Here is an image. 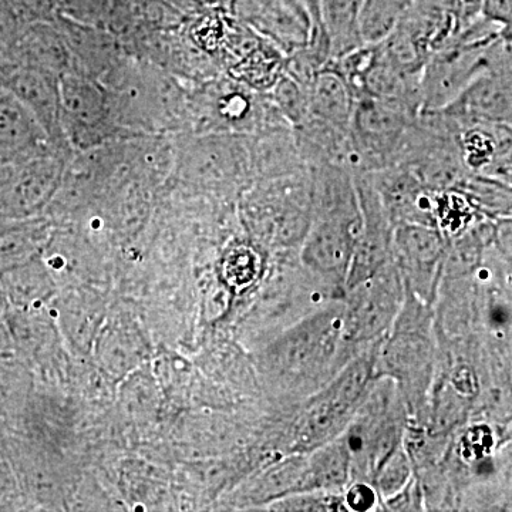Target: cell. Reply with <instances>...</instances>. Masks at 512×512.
Returning <instances> with one entry per match:
<instances>
[{
	"label": "cell",
	"mask_w": 512,
	"mask_h": 512,
	"mask_svg": "<svg viewBox=\"0 0 512 512\" xmlns=\"http://www.w3.org/2000/svg\"><path fill=\"white\" fill-rule=\"evenodd\" d=\"M15 342L5 318H0V360H16Z\"/></svg>",
	"instance_id": "cell-30"
},
{
	"label": "cell",
	"mask_w": 512,
	"mask_h": 512,
	"mask_svg": "<svg viewBox=\"0 0 512 512\" xmlns=\"http://www.w3.org/2000/svg\"><path fill=\"white\" fill-rule=\"evenodd\" d=\"M57 318L74 349L87 353L93 348L103 323V303L99 296L83 289H70L57 302Z\"/></svg>",
	"instance_id": "cell-11"
},
{
	"label": "cell",
	"mask_w": 512,
	"mask_h": 512,
	"mask_svg": "<svg viewBox=\"0 0 512 512\" xmlns=\"http://www.w3.org/2000/svg\"><path fill=\"white\" fill-rule=\"evenodd\" d=\"M350 460L352 458L345 440L319 448L311 458L303 460L295 494L342 487L349 478Z\"/></svg>",
	"instance_id": "cell-15"
},
{
	"label": "cell",
	"mask_w": 512,
	"mask_h": 512,
	"mask_svg": "<svg viewBox=\"0 0 512 512\" xmlns=\"http://www.w3.org/2000/svg\"><path fill=\"white\" fill-rule=\"evenodd\" d=\"M413 0H363L359 32L363 45H377L399 26Z\"/></svg>",
	"instance_id": "cell-19"
},
{
	"label": "cell",
	"mask_w": 512,
	"mask_h": 512,
	"mask_svg": "<svg viewBox=\"0 0 512 512\" xmlns=\"http://www.w3.org/2000/svg\"><path fill=\"white\" fill-rule=\"evenodd\" d=\"M60 126L67 146L82 151L117 137L121 127L106 84L77 72L60 77Z\"/></svg>",
	"instance_id": "cell-1"
},
{
	"label": "cell",
	"mask_w": 512,
	"mask_h": 512,
	"mask_svg": "<svg viewBox=\"0 0 512 512\" xmlns=\"http://www.w3.org/2000/svg\"><path fill=\"white\" fill-rule=\"evenodd\" d=\"M49 242L46 225L36 221H0V275L42 255Z\"/></svg>",
	"instance_id": "cell-16"
},
{
	"label": "cell",
	"mask_w": 512,
	"mask_h": 512,
	"mask_svg": "<svg viewBox=\"0 0 512 512\" xmlns=\"http://www.w3.org/2000/svg\"><path fill=\"white\" fill-rule=\"evenodd\" d=\"M440 111L460 126L473 123L511 126V69L484 74Z\"/></svg>",
	"instance_id": "cell-7"
},
{
	"label": "cell",
	"mask_w": 512,
	"mask_h": 512,
	"mask_svg": "<svg viewBox=\"0 0 512 512\" xmlns=\"http://www.w3.org/2000/svg\"><path fill=\"white\" fill-rule=\"evenodd\" d=\"M0 84L39 121L53 147L62 150L67 146L60 126L59 77L22 64H3Z\"/></svg>",
	"instance_id": "cell-5"
},
{
	"label": "cell",
	"mask_w": 512,
	"mask_h": 512,
	"mask_svg": "<svg viewBox=\"0 0 512 512\" xmlns=\"http://www.w3.org/2000/svg\"><path fill=\"white\" fill-rule=\"evenodd\" d=\"M0 67H2V64H0Z\"/></svg>",
	"instance_id": "cell-31"
},
{
	"label": "cell",
	"mask_w": 512,
	"mask_h": 512,
	"mask_svg": "<svg viewBox=\"0 0 512 512\" xmlns=\"http://www.w3.org/2000/svg\"><path fill=\"white\" fill-rule=\"evenodd\" d=\"M274 99L281 113L295 126H302L308 119V89L292 74H282L275 83Z\"/></svg>",
	"instance_id": "cell-23"
},
{
	"label": "cell",
	"mask_w": 512,
	"mask_h": 512,
	"mask_svg": "<svg viewBox=\"0 0 512 512\" xmlns=\"http://www.w3.org/2000/svg\"><path fill=\"white\" fill-rule=\"evenodd\" d=\"M208 104V119L220 126L245 128L254 121V103L247 93L241 90H220Z\"/></svg>",
	"instance_id": "cell-21"
},
{
	"label": "cell",
	"mask_w": 512,
	"mask_h": 512,
	"mask_svg": "<svg viewBox=\"0 0 512 512\" xmlns=\"http://www.w3.org/2000/svg\"><path fill=\"white\" fill-rule=\"evenodd\" d=\"M13 64L33 67L59 79L64 74L74 72L72 52L62 32L45 22L26 25L20 36Z\"/></svg>",
	"instance_id": "cell-9"
},
{
	"label": "cell",
	"mask_w": 512,
	"mask_h": 512,
	"mask_svg": "<svg viewBox=\"0 0 512 512\" xmlns=\"http://www.w3.org/2000/svg\"><path fill=\"white\" fill-rule=\"evenodd\" d=\"M352 289V299L342 315V338L355 342L376 338L399 311L402 301L399 272L387 264Z\"/></svg>",
	"instance_id": "cell-3"
},
{
	"label": "cell",
	"mask_w": 512,
	"mask_h": 512,
	"mask_svg": "<svg viewBox=\"0 0 512 512\" xmlns=\"http://www.w3.org/2000/svg\"><path fill=\"white\" fill-rule=\"evenodd\" d=\"M346 504L353 511H369L375 504V493L367 485L357 484L350 488L348 497H346Z\"/></svg>",
	"instance_id": "cell-29"
},
{
	"label": "cell",
	"mask_w": 512,
	"mask_h": 512,
	"mask_svg": "<svg viewBox=\"0 0 512 512\" xmlns=\"http://www.w3.org/2000/svg\"><path fill=\"white\" fill-rule=\"evenodd\" d=\"M306 89L309 116L338 130L349 131L356 99L348 82L336 70L323 66L313 74Z\"/></svg>",
	"instance_id": "cell-10"
},
{
	"label": "cell",
	"mask_w": 512,
	"mask_h": 512,
	"mask_svg": "<svg viewBox=\"0 0 512 512\" xmlns=\"http://www.w3.org/2000/svg\"><path fill=\"white\" fill-rule=\"evenodd\" d=\"M342 315L320 312L289 330L275 345V365L288 375H302L325 366L342 338Z\"/></svg>",
	"instance_id": "cell-4"
},
{
	"label": "cell",
	"mask_w": 512,
	"mask_h": 512,
	"mask_svg": "<svg viewBox=\"0 0 512 512\" xmlns=\"http://www.w3.org/2000/svg\"><path fill=\"white\" fill-rule=\"evenodd\" d=\"M392 244L403 268L413 276L414 281L430 279L444 252L440 232L429 225H399Z\"/></svg>",
	"instance_id": "cell-12"
},
{
	"label": "cell",
	"mask_w": 512,
	"mask_h": 512,
	"mask_svg": "<svg viewBox=\"0 0 512 512\" xmlns=\"http://www.w3.org/2000/svg\"><path fill=\"white\" fill-rule=\"evenodd\" d=\"M94 346L101 365L111 375H124L140 365L146 353L143 339L124 320H113L101 328Z\"/></svg>",
	"instance_id": "cell-14"
},
{
	"label": "cell",
	"mask_w": 512,
	"mask_h": 512,
	"mask_svg": "<svg viewBox=\"0 0 512 512\" xmlns=\"http://www.w3.org/2000/svg\"><path fill=\"white\" fill-rule=\"evenodd\" d=\"M22 505V490L10 461L0 456V511L18 510Z\"/></svg>",
	"instance_id": "cell-26"
},
{
	"label": "cell",
	"mask_w": 512,
	"mask_h": 512,
	"mask_svg": "<svg viewBox=\"0 0 512 512\" xmlns=\"http://www.w3.org/2000/svg\"><path fill=\"white\" fill-rule=\"evenodd\" d=\"M360 229L362 212L357 215H320L303 244V262L322 275L348 276Z\"/></svg>",
	"instance_id": "cell-6"
},
{
	"label": "cell",
	"mask_w": 512,
	"mask_h": 512,
	"mask_svg": "<svg viewBox=\"0 0 512 512\" xmlns=\"http://www.w3.org/2000/svg\"><path fill=\"white\" fill-rule=\"evenodd\" d=\"M363 0H320V25L329 40L330 59L362 46L359 16Z\"/></svg>",
	"instance_id": "cell-17"
},
{
	"label": "cell",
	"mask_w": 512,
	"mask_h": 512,
	"mask_svg": "<svg viewBox=\"0 0 512 512\" xmlns=\"http://www.w3.org/2000/svg\"><path fill=\"white\" fill-rule=\"evenodd\" d=\"M0 284L8 298L9 308L20 311L45 308L46 302L56 292L55 279L42 255L0 275Z\"/></svg>",
	"instance_id": "cell-13"
},
{
	"label": "cell",
	"mask_w": 512,
	"mask_h": 512,
	"mask_svg": "<svg viewBox=\"0 0 512 512\" xmlns=\"http://www.w3.org/2000/svg\"><path fill=\"white\" fill-rule=\"evenodd\" d=\"M480 16L494 25L511 30L512 0H481Z\"/></svg>",
	"instance_id": "cell-28"
},
{
	"label": "cell",
	"mask_w": 512,
	"mask_h": 512,
	"mask_svg": "<svg viewBox=\"0 0 512 512\" xmlns=\"http://www.w3.org/2000/svg\"><path fill=\"white\" fill-rule=\"evenodd\" d=\"M28 23L6 0H0V64H13L20 36Z\"/></svg>",
	"instance_id": "cell-24"
},
{
	"label": "cell",
	"mask_w": 512,
	"mask_h": 512,
	"mask_svg": "<svg viewBox=\"0 0 512 512\" xmlns=\"http://www.w3.org/2000/svg\"><path fill=\"white\" fill-rule=\"evenodd\" d=\"M410 468L407 464L406 456H404L402 448H397L396 451L384 461L382 468L377 473V480H379L380 491L386 497L399 493L407 483L409 478Z\"/></svg>",
	"instance_id": "cell-25"
},
{
	"label": "cell",
	"mask_w": 512,
	"mask_h": 512,
	"mask_svg": "<svg viewBox=\"0 0 512 512\" xmlns=\"http://www.w3.org/2000/svg\"><path fill=\"white\" fill-rule=\"evenodd\" d=\"M274 510L281 511H330L339 510L338 501H332L330 498H319L309 493L286 495L281 501H276Z\"/></svg>",
	"instance_id": "cell-27"
},
{
	"label": "cell",
	"mask_w": 512,
	"mask_h": 512,
	"mask_svg": "<svg viewBox=\"0 0 512 512\" xmlns=\"http://www.w3.org/2000/svg\"><path fill=\"white\" fill-rule=\"evenodd\" d=\"M370 377L372 362L369 359H357L318 397L329 407L330 412L335 413L340 420L346 421L359 406L369 386Z\"/></svg>",
	"instance_id": "cell-18"
},
{
	"label": "cell",
	"mask_w": 512,
	"mask_h": 512,
	"mask_svg": "<svg viewBox=\"0 0 512 512\" xmlns=\"http://www.w3.org/2000/svg\"><path fill=\"white\" fill-rule=\"evenodd\" d=\"M55 148L45 130L15 94L0 84V168Z\"/></svg>",
	"instance_id": "cell-8"
},
{
	"label": "cell",
	"mask_w": 512,
	"mask_h": 512,
	"mask_svg": "<svg viewBox=\"0 0 512 512\" xmlns=\"http://www.w3.org/2000/svg\"><path fill=\"white\" fill-rule=\"evenodd\" d=\"M410 113L406 107L376 97L355 101L349 126L350 144L357 161H387L396 156L407 128Z\"/></svg>",
	"instance_id": "cell-2"
},
{
	"label": "cell",
	"mask_w": 512,
	"mask_h": 512,
	"mask_svg": "<svg viewBox=\"0 0 512 512\" xmlns=\"http://www.w3.org/2000/svg\"><path fill=\"white\" fill-rule=\"evenodd\" d=\"M235 69L242 74V79L259 89H269L281 79L284 62L276 47L258 45L249 50Z\"/></svg>",
	"instance_id": "cell-20"
},
{
	"label": "cell",
	"mask_w": 512,
	"mask_h": 512,
	"mask_svg": "<svg viewBox=\"0 0 512 512\" xmlns=\"http://www.w3.org/2000/svg\"><path fill=\"white\" fill-rule=\"evenodd\" d=\"M429 357V339L414 330L400 333L387 346L386 360L394 372L412 373L426 365Z\"/></svg>",
	"instance_id": "cell-22"
}]
</instances>
